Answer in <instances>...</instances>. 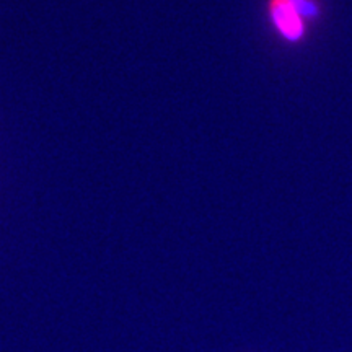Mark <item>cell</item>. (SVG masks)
I'll return each instance as SVG.
<instances>
[{
    "label": "cell",
    "instance_id": "cell-1",
    "mask_svg": "<svg viewBox=\"0 0 352 352\" xmlns=\"http://www.w3.org/2000/svg\"><path fill=\"white\" fill-rule=\"evenodd\" d=\"M267 15L280 38L289 43H298L307 34V20L303 19L292 0H270Z\"/></svg>",
    "mask_w": 352,
    "mask_h": 352
},
{
    "label": "cell",
    "instance_id": "cell-2",
    "mask_svg": "<svg viewBox=\"0 0 352 352\" xmlns=\"http://www.w3.org/2000/svg\"><path fill=\"white\" fill-rule=\"evenodd\" d=\"M292 2L307 21H315L320 16L318 0H292Z\"/></svg>",
    "mask_w": 352,
    "mask_h": 352
}]
</instances>
